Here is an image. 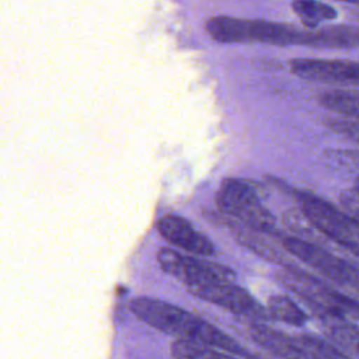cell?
Listing matches in <instances>:
<instances>
[{
    "mask_svg": "<svg viewBox=\"0 0 359 359\" xmlns=\"http://www.w3.org/2000/svg\"><path fill=\"white\" fill-rule=\"evenodd\" d=\"M289 66L292 73L303 80L338 87H359V62L300 57L290 60Z\"/></svg>",
    "mask_w": 359,
    "mask_h": 359,
    "instance_id": "ba28073f",
    "label": "cell"
},
{
    "mask_svg": "<svg viewBox=\"0 0 359 359\" xmlns=\"http://www.w3.org/2000/svg\"><path fill=\"white\" fill-rule=\"evenodd\" d=\"M156 227L168 244L184 251L199 257H212L216 252L213 243L181 216L164 215L157 220Z\"/></svg>",
    "mask_w": 359,
    "mask_h": 359,
    "instance_id": "9c48e42d",
    "label": "cell"
},
{
    "mask_svg": "<svg viewBox=\"0 0 359 359\" xmlns=\"http://www.w3.org/2000/svg\"><path fill=\"white\" fill-rule=\"evenodd\" d=\"M304 219L320 233L359 257V216L344 212L325 199L306 191H294Z\"/></svg>",
    "mask_w": 359,
    "mask_h": 359,
    "instance_id": "3957f363",
    "label": "cell"
},
{
    "mask_svg": "<svg viewBox=\"0 0 359 359\" xmlns=\"http://www.w3.org/2000/svg\"><path fill=\"white\" fill-rule=\"evenodd\" d=\"M283 250L296 257L323 276L359 293V266L339 258L331 251L307 240L285 236L280 238Z\"/></svg>",
    "mask_w": 359,
    "mask_h": 359,
    "instance_id": "5b68a950",
    "label": "cell"
},
{
    "mask_svg": "<svg viewBox=\"0 0 359 359\" xmlns=\"http://www.w3.org/2000/svg\"><path fill=\"white\" fill-rule=\"evenodd\" d=\"M324 125L345 139L359 144V121L346 116H330L324 119Z\"/></svg>",
    "mask_w": 359,
    "mask_h": 359,
    "instance_id": "e0dca14e",
    "label": "cell"
},
{
    "mask_svg": "<svg viewBox=\"0 0 359 359\" xmlns=\"http://www.w3.org/2000/svg\"><path fill=\"white\" fill-rule=\"evenodd\" d=\"M266 311L269 314V318L294 327H302L307 321L306 313L290 297L282 294L271 296L268 299Z\"/></svg>",
    "mask_w": 359,
    "mask_h": 359,
    "instance_id": "5bb4252c",
    "label": "cell"
},
{
    "mask_svg": "<svg viewBox=\"0 0 359 359\" xmlns=\"http://www.w3.org/2000/svg\"><path fill=\"white\" fill-rule=\"evenodd\" d=\"M129 309L144 324L177 339L208 345L241 359H257L252 352L220 328L175 304L142 296L130 300Z\"/></svg>",
    "mask_w": 359,
    "mask_h": 359,
    "instance_id": "7a4b0ae2",
    "label": "cell"
},
{
    "mask_svg": "<svg viewBox=\"0 0 359 359\" xmlns=\"http://www.w3.org/2000/svg\"><path fill=\"white\" fill-rule=\"evenodd\" d=\"M248 334L261 348L283 359H310L296 337H289L259 323H251Z\"/></svg>",
    "mask_w": 359,
    "mask_h": 359,
    "instance_id": "30bf717a",
    "label": "cell"
},
{
    "mask_svg": "<svg viewBox=\"0 0 359 359\" xmlns=\"http://www.w3.org/2000/svg\"><path fill=\"white\" fill-rule=\"evenodd\" d=\"M318 102L328 111L359 121V93L331 90L320 94Z\"/></svg>",
    "mask_w": 359,
    "mask_h": 359,
    "instance_id": "7c38bea8",
    "label": "cell"
},
{
    "mask_svg": "<svg viewBox=\"0 0 359 359\" xmlns=\"http://www.w3.org/2000/svg\"><path fill=\"white\" fill-rule=\"evenodd\" d=\"M216 206L220 213L262 234H273L276 222L273 215L261 203L258 194L251 185L240 178L222 181L216 196Z\"/></svg>",
    "mask_w": 359,
    "mask_h": 359,
    "instance_id": "277c9868",
    "label": "cell"
},
{
    "mask_svg": "<svg viewBox=\"0 0 359 359\" xmlns=\"http://www.w3.org/2000/svg\"><path fill=\"white\" fill-rule=\"evenodd\" d=\"M227 224H230V229L231 231L234 233V237L241 243L244 244L247 248L252 250L255 254H258L259 257L268 259V261H272V262H276V264H280L282 266L285 265H290L287 261H286V257L282 251L276 250L273 245H271V243H268L264 236H261L262 233L259 231H255L236 220H227Z\"/></svg>",
    "mask_w": 359,
    "mask_h": 359,
    "instance_id": "8fae6325",
    "label": "cell"
},
{
    "mask_svg": "<svg viewBox=\"0 0 359 359\" xmlns=\"http://www.w3.org/2000/svg\"><path fill=\"white\" fill-rule=\"evenodd\" d=\"M157 262L165 273L181 280L187 289L216 282H231L234 272L220 264L180 254L171 248H160Z\"/></svg>",
    "mask_w": 359,
    "mask_h": 359,
    "instance_id": "8992f818",
    "label": "cell"
},
{
    "mask_svg": "<svg viewBox=\"0 0 359 359\" xmlns=\"http://www.w3.org/2000/svg\"><path fill=\"white\" fill-rule=\"evenodd\" d=\"M171 355L175 359H241L208 345L175 339L171 344Z\"/></svg>",
    "mask_w": 359,
    "mask_h": 359,
    "instance_id": "9a60e30c",
    "label": "cell"
},
{
    "mask_svg": "<svg viewBox=\"0 0 359 359\" xmlns=\"http://www.w3.org/2000/svg\"><path fill=\"white\" fill-rule=\"evenodd\" d=\"M292 8L307 29H317L321 22L332 21L338 17L334 7L320 1H294Z\"/></svg>",
    "mask_w": 359,
    "mask_h": 359,
    "instance_id": "4fadbf2b",
    "label": "cell"
},
{
    "mask_svg": "<svg viewBox=\"0 0 359 359\" xmlns=\"http://www.w3.org/2000/svg\"><path fill=\"white\" fill-rule=\"evenodd\" d=\"M209 36L222 43L261 42L271 45H304L317 48H359V27L334 25L317 29L266 20L216 15L206 21Z\"/></svg>",
    "mask_w": 359,
    "mask_h": 359,
    "instance_id": "6da1fadb",
    "label": "cell"
},
{
    "mask_svg": "<svg viewBox=\"0 0 359 359\" xmlns=\"http://www.w3.org/2000/svg\"><path fill=\"white\" fill-rule=\"evenodd\" d=\"M188 292L202 300L216 304L236 316H241L255 323L268 320L269 314L245 289L233 282H216L202 286L188 287Z\"/></svg>",
    "mask_w": 359,
    "mask_h": 359,
    "instance_id": "52a82bcc",
    "label": "cell"
},
{
    "mask_svg": "<svg viewBox=\"0 0 359 359\" xmlns=\"http://www.w3.org/2000/svg\"><path fill=\"white\" fill-rule=\"evenodd\" d=\"M299 344L304 348L310 359H348L331 344L320 339L314 335H299L296 337Z\"/></svg>",
    "mask_w": 359,
    "mask_h": 359,
    "instance_id": "2e32d148",
    "label": "cell"
}]
</instances>
